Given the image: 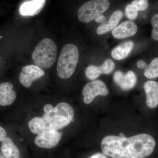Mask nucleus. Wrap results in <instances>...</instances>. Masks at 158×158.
I'll return each mask as SVG.
<instances>
[{"mask_svg": "<svg viewBox=\"0 0 158 158\" xmlns=\"http://www.w3.org/2000/svg\"><path fill=\"white\" fill-rule=\"evenodd\" d=\"M57 56V48L56 44L49 38H44L34 49L32 59L35 65L42 69H48L54 65Z\"/></svg>", "mask_w": 158, "mask_h": 158, "instance_id": "3", "label": "nucleus"}, {"mask_svg": "<svg viewBox=\"0 0 158 158\" xmlns=\"http://www.w3.org/2000/svg\"><path fill=\"white\" fill-rule=\"evenodd\" d=\"M119 136H120V137H125L124 135H123V134H122V133H121V134H119Z\"/></svg>", "mask_w": 158, "mask_h": 158, "instance_id": "28", "label": "nucleus"}, {"mask_svg": "<svg viewBox=\"0 0 158 158\" xmlns=\"http://www.w3.org/2000/svg\"><path fill=\"white\" fill-rule=\"evenodd\" d=\"M7 138V132L6 130L0 126V141H2Z\"/></svg>", "mask_w": 158, "mask_h": 158, "instance_id": "23", "label": "nucleus"}, {"mask_svg": "<svg viewBox=\"0 0 158 158\" xmlns=\"http://www.w3.org/2000/svg\"><path fill=\"white\" fill-rule=\"evenodd\" d=\"M13 88V85L10 82L0 84V106H6L14 102L16 98V93Z\"/></svg>", "mask_w": 158, "mask_h": 158, "instance_id": "13", "label": "nucleus"}, {"mask_svg": "<svg viewBox=\"0 0 158 158\" xmlns=\"http://www.w3.org/2000/svg\"><path fill=\"white\" fill-rule=\"evenodd\" d=\"M144 76L149 79L158 77V57L153 59L149 65L144 69Z\"/></svg>", "mask_w": 158, "mask_h": 158, "instance_id": "17", "label": "nucleus"}, {"mask_svg": "<svg viewBox=\"0 0 158 158\" xmlns=\"http://www.w3.org/2000/svg\"><path fill=\"white\" fill-rule=\"evenodd\" d=\"M134 46V43L132 41H127L123 43L112 50L111 52L112 57L117 60L124 59L131 52Z\"/></svg>", "mask_w": 158, "mask_h": 158, "instance_id": "16", "label": "nucleus"}, {"mask_svg": "<svg viewBox=\"0 0 158 158\" xmlns=\"http://www.w3.org/2000/svg\"><path fill=\"white\" fill-rule=\"evenodd\" d=\"M138 11L135 6L132 4H129L125 9V15L130 20H134L138 15Z\"/></svg>", "mask_w": 158, "mask_h": 158, "instance_id": "20", "label": "nucleus"}, {"mask_svg": "<svg viewBox=\"0 0 158 158\" xmlns=\"http://www.w3.org/2000/svg\"><path fill=\"white\" fill-rule=\"evenodd\" d=\"M137 65L138 68L144 69L147 67L148 65L144 60H140L137 62Z\"/></svg>", "mask_w": 158, "mask_h": 158, "instance_id": "24", "label": "nucleus"}, {"mask_svg": "<svg viewBox=\"0 0 158 158\" xmlns=\"http://www.w3.org/2000/svg\"><path fill=\"white\" fill-rule=\"evenodd\" d=\"M144 88L146 94V104L148 107L153 109L158 106V83L153 81L145 82Z\"/></svg>", "mask_w": 158, "mask_h": 158, "instance_id": "11", "label": "nucleus"}, {"mask_svg": "<svg viewBox=\"0 0 158 158\" xmlns=\"http://www.w3.org/2000/svg\"><path fill=\"white\" fill-rule=\"evenodd\" d=\"M106 20V17H105L104 15H100L96 19H95V22L99 23H103Z\"/></svg>", "mask_w": 158, "mask_h": 158, "instance_id": "27", "label": "nucleus"}, {"mask_svg": "<svg viewBox=\"0 0 158 158\" xmlns=\"http://www.w3.org/2000/svg\"><path fill=\"white\" fill-rule=\"evenodd\" d=\"M138 31L135 23L131 20L125 21L116 27L112 31L113 37L116 39H121L134 36Z\"/></svg>", "mask_w": 158, "mask_h": 158, "instance_id": "10", "label": "nucleus"}, {"mask_svg": "<svg viewBox=\"0 0 158 158\" xmlns=\"http://www.w3.org/2000/svg\"><path fill=\"white\" fill-rule=\"evenodd\" d=\"M62 136V134L56 130L45 131L38 135L34 141L38 147L48 149L56 146Z\"/></svg>", "mask_w": 158, "mask_h": 158, "instance_id": "8", "label": "nucleus"}, {"mask_svg": "<svg viewBox=\"0 0 158 158\" xmlns=\"http://www.w3.org/2000/svg\"><path fill=\"white\" fill-rule=\"evenodd\" d=\"M0 149L4 158H19V150L10 138L7 137L2 141Z\"/></svg>", "mask_w": 158, "mask_h": 158, "instance_id": "15", "label": "nucleus"}, {"mask_svg": "<svg viewBox=\"0 0 158 158\" xmlns=\"http://www.w3.org/2000/svg\"><path fill=\"white\" fill-rule=\"evenodd\" d=\"M152 37L155 40L158 41V27H154L152 31Z\"/></svg>", "mask_w": 158, "mask_h": 158, "instance_id": "25", "label": "nucleus"}, {"mask_svg": "<svg viewBox=\"0 0 158 158\" xmlns=\"http://www.w3.org/2000/svg\"><path fill=\"white\" fill-rule=\"evenodd\" d=\"M46 0H32L25 2L19 8V13L24 16H33L39 14L45 6Z\"/></svg>", "mask_w": 158, "mask_h": 158, "instance_id": "12", "label": "nucleus"}, {"mask_svg": "<svg viewBox=\"0 0 158 158\" xmlns=\"http://www.w3.org/2000/svg\"><path fill=\"white\" fill-rule=\"evenodd\" d=\"M113 80L116 85L124 90L133 89L137 83L136 75L132 71H129L125 74L121 71H117L113 75Z\"/></svg>", "mask_w": 158, "mask_h": 158, "instance_id": "9", "label": "nucleus"}, {"mask_svg": "<svg viewBox=\"0 0 158 158\" xmlns=\"http://www.w3.org/2000/svg\"><path fill=\"white\" fill-rule=\"evenodd\" d=\"M79 53L76 46L66 44L62 48L57 66V73L60 78H69L73 75L78 62Z\"/></svg>", "mask_w": 158, "mask_h": 158, "instance_id": "4", "label": "nucleus"}, {"mask_svg": "<svg viewBox=\"0 0 158 158\" xmlns=\"http://www.w3.org/2000/svg\"><path fill=\"white\" fill-rule=\"evenodd\" d=\"M0 158H4V157H3L2 155V154L1 153H0Z\"/></svg>", "mask_w": 158, "mask_h": 158, "instance_id": "29", "label": "nucleus"}, {"mask_svg": "<svg viewBox=\"0 0 158 158\" xmlns=\"http://www.w3.org/2000/svg\"><path fill=\"white\" fill-rule=\"evenodd\" d=\"M115 67V63L113 60L109 59L105 60L102 65L99 66V68L101 74H109L113 71Z\"/></svg>", "mask_w": 158, "mask_h": 158, "instance_id": "19", "label": "nucleus"}, {"mask_svg": "<svg viewBox=\"0 0 158 158\" xmlns=\"http://www.w3.org/2000/svg\"><path fill=\"white\" fill-rule=\"evenodd\" d=\"M131 4L135 6L138 11H144L149 5L148 0H134Z\"/></svg>", "mask_w": 158, "mask_h": 158, "instance_id": "21", "label": "nucleus"}, {"mask_svg": "<svg viewBox=\"0 0 158 158\" xmlns=\"http://www.w3.org/2000/svg\"><path fill=\"white\" fill-rule=\"evenodd\" d=\"M109 91L106 85L100 80H96L88 83L84 86L82 90L83 101L86 104L91 103L98 96H106Z\"/></svg>", "mask_w": 158, "mask_h": 158, "instance_id": "6", "label": "nucleus"}, {"mask_svg": "<svg viewBox=\"0 0 158 158\" xmlns=\"http://www.w3.org/2000/svg\"><path fill=\"white\" fill-rule=\"evenodd\" d=\"M110 6L109 0H90L80 7L78 18L81 22L90 23L104 13Z\"/></svg>", "mask_w": 158, "mask_h": 158, "instance_id": "5", "label": "nucleus"}, {"mask_svg": "<svg viewBox=\"0 0 158 158\" xmlns=\"http://www.w3.org/2000/svg\"><path fill=\"white\" fill-rule=\"evenodd\" d=\"M152 26L153 27H158V13L154 15L151 20Z\"/></svg>", "mask_w": 158, "mask_h": 158, "instance_id": "22", "label": "nucleus"}, {"mask_svg": "<svg viewBox=\"0 0 158 158\" xmlns=\"http://www.w3.org/2000/svg\"><path fill=\"white\" fill-rule=\"evenodd\" d=\"M44 114L42 117H35L28 123L30 131L39 135L50 130L61 129L68 126L73 120V109L65 102L59 103L54 107L52 105H46L44 108Z\"/></svg>", "mask_w": 158, "mask_h": 158, "instance_id": "2", "label": "nucleus"}, {"mask_svg": "<svg viewBox=\"0 0 158 158\" xmlns=\"http://www.w3.org/2000/svg\"><path fill=\"white\" fill-rule=\"evenodd\" d=\"M156 145L153 137L146 133L129 138L108 135L101 142L102 152L111 158H145L152 153Z\"/></svg>", "mask_w": 158, "mask_h": 158, "instance_id": "1", "label": "nucleus"}, {"mask_svg": "<svg viewBox=\"0 0 158 158\" xmlns=\"http://www.w3.org/2000/svg\"><path fill=\"white\" fill-rule=\"evenodd\" d=\"M89 158H108V157L107 156H106L103 153L98 152L92 155Z\"/></svg>", "mask_w": 158, "mask_h": 158, "instance_id": "26", "label": "nucleus"}, {"mask_svg": "<svg viewBox=\"0 0 158 158\" xmlns=\"http://www.w3.org/2000/svg\"><path fill=\"white\" fill-rule=\"evenodd\" d=\"M85 74L88 79L94 81L101 74L99 67L95 65H90L86 69Z\"/></svg>", "mask_w": 158, "mask_h": 158, "instance_id": "18", "label": "nucleus"}, {"mask_svg": "<svg viewBox=\"0 0 158 158\" xmlns=\"http://www.w3.org/2000/svg\"><path fill=\"white\" fill-rule=\"evenodd\" d=\"M123 16V13L121 10H116L110 16V19L105 21L97 29V33L101 35L107 33L116 27Z\"/></svg>", "mask_w": 158, "mask_h": 158, "instance_id": "14", "label": "nucleus"}, {"mask_svg": "<svg viewBox=\"0 0 158 158\" xmlns=\"http://www.w3.org/2000/svg\"><path fill=\"white\" fill-rule=\"evenodd\" d=\"M45 72L36 65H28L23 67L19 77L21 85L25 88L31 87L33 82L42 77Z\"/></svg>", "mask_w": 158, "mask_h": 158, "instance_id": "7", "label": "nucleus"}]
</instances>
